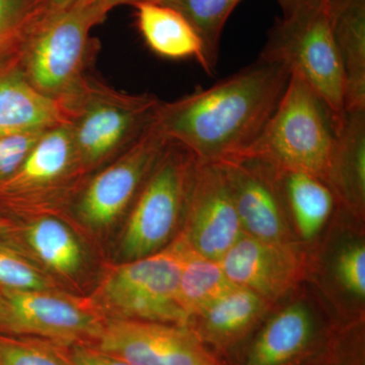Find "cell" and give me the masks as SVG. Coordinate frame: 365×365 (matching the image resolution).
Here are the masks:
<instances>
[{
    "mask_svg": "<svg viewBox=\"0 0 365 365\" xmlns=\"http://www.w3.org/2000/svg\"><path fill=\"white\" fill-rule=\"evenodd\" d=\"M289 78L283 64L260 56L211 88L160 102L155 126L201 162L232 160L260 135Z\"/></svg>",
    "mask_w": 365,
    "mask_h": 365,
    "instance_id": "obj_1",
    "label": "cell"
},
{
    "mask_svg": "<svg viewBox=\"0 0 365 365\" xmlns=\"http://www.w3.org/2000/svg\"><path fill=\"white\" fill-rule=\"evenodd\" d=\"M107 18L93 0H79L66 11L41 14L18 53L19 66L35 90L66 102L90 74L100 45L91 36Z\"/></svg>",
    "mask_w": 365,
    "mask_h": 365,
    "instance_id": "obj_2",
    "label": "cell"
},
{
    "mask_svg": "<svg viewBox=\"0 0 365 365\" xmlns=\"http://www.w3.org/2000/svg\"><path fill=\"white\" fill-rule=\"evenodd\" d=\"M160 102L150 93H123L88 76L62 103L86 177L130 148L155 122Z\"/></svg>",
    "mask_w": 365,
    "mask_h": 365,
    "instance_id": "obj_3",
    "label": "cell"
},
{
    "mask_svg": "<svg viewBox=\"0 0 365 365\" xmlns=\"http://www.w3.org/2000/svg\"><path fill=\"white\" fill-rule=\"evenodd\" d=\"M339 124L302 79L290 76L260 135L235 158H257L275 169L307 173L327 182Z\"/></svg>",
    "mask_w": 365,
    "mask_h": 365,
    "instance_id": "obj_4",
    "label": "cell"
},
{
    "mask_svg": "<svg viewBox=\"0 0 365 365\" xmlns=\"http://www.w3.org/2000/svg\"><path fill=\"white\" fill-rule=\"evenodd\" d=\"M261 57L279 62L332 112L345 116V74L334 38L328 4L299 7L274 26Z\"/></svg>",
    "mask_w": 365,
    "mask_h": 365,
    "instance_id": "obj_5",
    "label": "cell"
},
{
    "mask_svg": "<svg viewBox=\"0 0 365 365\" xmlns=\"http://www.w3.org/2000/svg\"><path fill=\"white\" fill-rule=\"evenodd\" d=\"M195 155L170 141L129 210L120 252L126 261L157 253L185 222L197 167Z\"/></svg>",
    "mask_w": 365,
    "mask_h": 365,
    "instance_id": "obj_6",
    "label": "cell"
},
{
    "mask_svg": "<svg viewBox=\"0 0 365 365\" xmlns=\"http://www.w3.org/2000/svg\"><path fill=\"white\" fill-rule=\"evenodd\" d=\"M191 249L185 235L150 256L113 269L100 288V302L110 319L187 326L179 302L182 266Z\"/></svg>",
    "mask_w": 365,
    "mask_h": 365,
    "instance_id": "obj_7",
    "label": "cell"
},
{
    "mask_svg": "<svg viewBox=\"0 0 365 365\" xmlns=\"http://www.w3.org/2000/svg\"><path fill=\"white\" fill-rule=\"evenodd\" d=\"M67 124L44 132L13 176L0 184V212L16 217L66 207L85 181Z\"/></svg>",
    "mask_w": 365,
    "mask_h": 365,
    "instance_id": "obj_8",
    "label": "cell"
},
{
    "mask_svg": "<svg viewBox=\"0 0 365 365\" xmlns=\"http://www.w3.org/2000/svg\"><path fill=\"white\" fill-rule=\"evenodd\" d=\"M295 292L269 313L234 365H313L333 349L349 325Z\"/></svg>",
    "mask_w": 365,
    "mask_h": 365,
    "instance_id": "obj_9",
    "label": "cell"
},
{
    "mask_svg": "<svg viewBox=\"0 0 365 365\" xmlns=\"http://www.w3.org/2000/svg\"><path fill=\"white\" fill-rule=\"evenodd\" d=\"M170 141L153 122L130 148L88 175L71 202L79 220L103 228L130 210Z\"/></svg>",
    "mask_w": 365,
    "mask_h": 365,
    "instance_id": "obj_10",
    "label": "cell"
},
{
    "mask_svg": "<svg viewBox=\"0 0 365 365\" xmlns=\"http://www.w3.org/2000/svg\"><path fill=\"white\" fill-rule=\"evenodd\" d=\"M304 242L264 241L244 235L220 260L228 279L276 306L309 276Z\"/></svg>",
    "mask_w": 365,
    "mask_h": 365,
    "instance_id": "obj_11",
    "label": "cell"
},
{
    "mask_svg": "<svg viewBox=\"0 0 365 365\" xmlns=\"http://www.w3.org/2000/svg\"><path fill=\"white\" fill-rule=\"evenodd\" d=\"M98 349L132 365H227L188 326L136 319H106Z\"/></svg>",
    "mask_w": 365,
    "mask_h": 365,
    "instance_id": "obj_12",
    "label": "cell"
},
{
    "mask_svg": "<svg viewBox=\"0 0 365 365\" xmlns=\"http://www.w3.org/2000/svg\"><path fill=\"white\" fill-rule=\"evenodd\" d=\"M0 292L9 307V335L36 336L66 348L96 344L104 330L97 311L56 290Z\"/></svg>",
    "mask_w": 365,
    "mask_h": 365,
    "instance_id": "obj_13",
    "label": "cell"
},
{
    "mask_svg": "<svg viewBox=\"0 0 365 365\" xmlns=\"http://www.w3.org/2000/svg\"><path fill=\"white\" fill-rule=\"evenodd\" d=\"M184 227L192 250L217 261L245 235L222 163H197Z\"/></svg>",
    "mask_w": 365,
    "mask_h": 365,
    "instance_id": "obj_14",
    "label": "cell"
},
{
    "mask_svg": "<svg viewBox=\"0 0 365 365\" xmlns=\"http://www.w3.org/2000/svg\"><path fill=\"white\" fill-rule=\"evenodd\" d=\"M222 163L245 235L264 241L299 242L272 165L252 158Z\"/></svg>",
    "mask_w": 365,
    "mask_h": 365,
    "instance_id": "obj_15",
    "label": "cell"
},
{
    "mask_svg": "<svg viewBox=\"0 0 365 365\" xmlns=\"http://www.w3.org/2000/svg\"><path fill=\"white\" fill-rule=\"evenodd\" d=\"M334 230L325 247L309 252V271L318 275L319 288L330 299L344 324L364 322L365 304V242L360 230ZM356 222V220H355Z\"/></svg>",
    "mask_w": 365,
    "mask_h": 365,
    "instance_id": "obj_16",
    "label": "cell"
},
{
    "mask_svg": "<svg viewBox=\"0 0 365 365\" xmlns=\"http://www.w3.org/2000/svg\"><path fill=\"white\" fill-rule=\"evenodd\" d=\"M274 307L260 295L235 287L192 317L187 326L209 351L234 365Z\"/></svg>",
    "mask_w": 365,
    "mask_h": 365,
    "instance_id": "obj_17",
    "label": "cell"
},
{
    "mask_svg": "<svg viewBox=\"0 0 365 365\" xmlns=\"http://www.w3.org/2000/svg\"><path fill=\"white\" fill-rule=\"evenodd\" d=\"M66 108L26 81L18 55L0 63V136L42 133L66 124Z\"/></svg>",
    "mask_w": 365,
    "mask_h": 365,
    "instance_id": "obj_18",
    "label": "cell"
},
{
    "mask_svg": "<svg viewBox=\"0 0 365 365\" xmlns=\"http://www.w3.org/2000/svg\"><path fill=\"white\" fill-rule=\"evenodd\" d=\"M340 207L357 222L365 215V109L345 112L338 125L327 179Z\"/></svg>",
    "mask_w": 365,
    "mask_h": 365,
    "instance_id": "obj_19",
    "label": "cell"
},
{
    "mask_svg": "<svg viewBox=\"0 0 365 365\" xmlns=\"http://www.w3.org/2000/svg\"><path fill=\"white\" fill-rule=\"evenodd\" d=\"M274 170L294 234L304 244L313 242L341 209L337 197L325 181L313 175Z\"/></svg>",
    "mask_w": 365,
    "mask_h": 365,
    "instance_id": "obj_20",
    "label": "cell"
},
{
    "mask_svg": "<svg viewBox=\"0 0 365 365\" xmlns=\"http://www.w3.org/2000/svg\"><path fill=\"white\" fill-rule=\"evenodd\" d=\"M345 74V110L365 109V0H328Z\"/></svg>",
    "mask_w": 365,
    "mask_h": 365,
    "instance_id": "obj_21",
    "label": "cell"
},
{
    "mask_svg": "<svg viewBox=\"0 0 365 365\" xmlns=\"http://www.w3.org/2000/svg\"><path fill=\"white\" fill-rule=\"evenodd\" d=\"M132 6L137 29L151 51L163 58H194L205 69L202 41L182 14L158 2H138Z\"/></svg>",
    "mask_w": 365,
    "mask_h": 365,
    "instance_id": "obj_22",
    "label": "cell"
},
{
    "mask_svg": "<svg viewBox=\"0 0 365 365\" xmlns=\"http://www.w3.org/2000/svg\"><path fill=\"white\" fill-rule=\"evenodd\" d=\"M23 237L41 263L61 276H73L83 264V250L66 222L51 215L34 216L26 223Z\"/></svg>",
    "mask_w": 365,
    "mask_h": 365,
    "instance_id": "obj_23",
    "label": "cell"
},
{
    "mask_svg": "<svg viewBox=\"0 0 365 365\" xmlns=\"http://www.w3.org/2000/svg\"><path fill=\"white\" fill-rule=\"evenodd\" d=\"M235 287L225 275L220 261L189 250L179 283V302L188 322Z\"/></svg>",
    "mask_w": 365,
    "mask_h": 365,
    "instance_id": "obj_24",
    "label": "cell"
},
{
    "mask_svg": "<svg viewBox=\"0 0 365 365\" xmlns=\"http://www.w3.org/2000/svg\"><path fill=\"white\" fill-rule=\"evenodd\" d=\"M242 0H157L182 14L195 29L203 43L205 71L213 74L217 66L218 50L227 19Z\"/></svg>",
    "mask_w": 365,
    "mask_h": 365,
    "instance_id": "obj_25",
    "label": "cell"
},
{
    "mask_svg": "<svg viewBox=\"0 0 365 365\" xmlns=\"http://www.w3.org/2000/svg\"><path fill=\"white\" fill-rule=\"evenodd\" d=\"M54 281L18 246L0 237V292H50Z\"/></svg>",
    "mask_w": 365,
    "mask_h": 365,
    "instance_id": "obj_26",
    "label": "cell"
},
{
    "mask_svg": "<svg viewBox=\"0 0 365 365\" xmlns=\"http://www.w3.org/2000/svg\"><path fill=\"white\" fill-rule=\"evenodd\" d=\"M40 14V0H0V63L18 55Z\"/></svg>",
    "mask_w": 365,
    "mask_h": 365,
    "instance_id": "obj_27",
    "label": "cell"
},
{
    "mask_svg": "<svg viewBox=\"0 0 365 365\" xmlns=\"http://www.w3.org/2000/svg\"><path fill=\"white\" fill-rule=\"evenodd\" d=\"M0 365H71L58 346L0 334Z\"/></svg>",
    "mask_w": 365,
    "mask_h": 365,
    "instance_id": "obj_28",
    "label": "cell"
},
{
    "mask_svg": "<svg viewBox=\"0 0 365 365\" xmlns=\"http://www.w3.org/2000/svg\"><path fill=\"white\" fill-rule=\"evenodd\" d=\"M313 365H364V323L345 328L329 354Z\"/></svg>",
    "mask_w": 365,
    "mask_h": 365,
    "instance_id": "obj_29",
    "label": "cell"
},
{
    "mask_svg": "<svg viewBox=\"0 0 365 365\" xmlns=\"http://www.w3.org/2000/svg\"><path fill=\"white\" fill-rule=\"evenodd\" d=\"M43 133L0 136V184L21 167Z\"/></svg>",
    "mask_w": 365,
    "mask_h": 365,
    "instance_id": "obj_30",
    "label": "cell"
},
{
    "mask_svg": "<svg viewBox=\"0 0 365 365\" xmlns=\"http://www.w3.org/2000/svg\"><path fill=\"white\" fill-rule=\"evenodd\" d=\"M66 348L68 350L63 354L71 365H132L93 345L76 344Z\"/></svg>",
    "mask_w": 365,
    "mask_h": 365,
    "instance_id": "obj_31",
    "label": "cell"
},
{
    "mask_svg": "<svg viewBox=\"0 0 365 365\" xmlns=\"http://www.w3.org/2000/svg\"><path fill=\"white\" fill-rule=\"evenodd\" d=\"M78 1L79 0H40L41 14H54L66 11Z\"/></svg>",
    "mask_w": 365,
    "mask_h": 365,
    "instance_id": "obj_32",
    "label": "cell"
},
{
    "mask_svg": "<svg viewBox=\"0 0 365 365\" xmlns=\"http://www.w3.org/2000/svg\"><path fill=\"white\" fill-rule=\"evenodd\" d=\"M93 4H96L103 11L107 14L112 11L115 7L120 6H134L138 2L143 1H157V0H93Z\"/></svg>",
    "mask_w": 365,
    "mask_h": 365,
    "instance_id": "obj_33",
    "label": "cell"
},
{
    "mask_svg": "<svg viewBox=\"0 0 365 365\" xmlns=\"http://www.w3.org/2000/svg\"><path fill=\"white\" fill-rule=\"evenodd\" d=\"M11 331V314L6 299L0 292V334L9 335Z\"/></svg>",
    "mask_w": 365,
    "mask_h": 365,
    "instance_id": "obj_34",
    "label": "cell"
},
{
    "mask_svg": "<svg viewBox=\"0 0 365 365\" xmlns=\"http://www.w3.org/2000/svg\"><path fill=\"white\" fill-rule=\"evenodd\" d=\"M278 1H279L281 6H282L285 14L294 11V9H299V7L314 6V4L328 2V0H278Z\"/></svg>",
    "mask_w": 365,
    "mask_h": 365,
    "instance_id": "obj_35",
    "label": "cell"
},
{
    "mask_svg": "<svg viewBox=\"0 0 365 365\" xmlns=\"http://www.w3.org/2000/svg\"><path fill=\"white\" fill-rule=\"evenodd\" d=\"M6 216L2 215V213L0 212V232H1L2 228H4V225H6Z\"/></svg>",
    "mask_w": 365,
    "mask_h": 365,
    "instance_id": "obj_36",
    "label": "cell"
}]
</instances>
